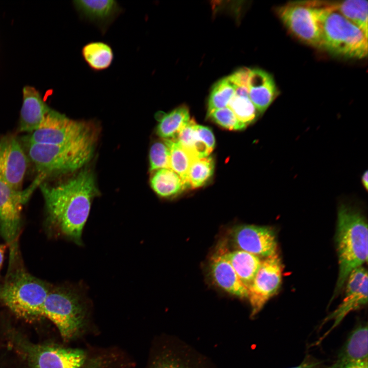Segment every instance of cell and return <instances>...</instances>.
Returning <instances> with one entry per match:
<instances>
[{
    "label": "cell",
    "instance_id": "obj_25",
    "mask_svg": "<svg viewBox=\"0 0 368 368\" xmlns=\"http://www.w3.org/2000/svg\"><path fill=\"white\" fill-rule=\"evenodd\" d=\"M82 55L90 68L97 71L108 68L113 59V53L110 46L101 41L86 44L82 48Z\"/></svg>",
    "mask_w": 368,
    "mask_h": 368
},
{
    "label": "cell",
    "instance_id": "obj_18",
    "mask_svg": "<svg viewBox=\"0 0 368 368\" xmlns=\"http://www.w3.org/2000/svg\"><path fill=\"white\" fill-rule=\"evenodd\" d=\"M73 5L82 19L94 24L103 33L122 11L113 0L74 1Z\"/></svg>",
    "mask_w": 368,
    "mask_h": 368
},
{
    "label": "cell",
    "instance_id": "obj_13",
    "mask_svg": "<svg viewBox=\"0 0 368 368\" xmlns=\"http://www.w3.org/2000/svg\"><path fill=\"white\" fill-rule=\"evenodd\" d=\"M283 265L278 254L265 258L248 289V297L254 317L275 295L282 283Z\"/></svg>",
    "mask_w": 368,
    "mask_h": 368
},
{
    "label": "cell",
    "instance_id": "obj_10",
    "mask_svg": "<svg viewBox=\"0 0 368 368\" xmlns=\"http://www.w3.org/2000/svg\"><path fill=\"white\" fill-rule=\"evenodd\" d=\"M36 187L32 183L24 191H17L0 179V235L12 247L19 233L22 206Z\"/></svg>",
    "mask_w": 368,
    "mask_h": 368
},
{
    "label": "cell",
    "instance_id": "obj_29",
    "mask_svg": "<svg viewBox=\"0 0 368 368\" xmlns=\"http://www.w3.org/2000/svg\"><path fill=\"white\" fill-rule=\"evenodd\" d=\"M235 93V87L228 77L217 82L209 96L208 113L227 107Z\"/></svg>",
    "mask_w": 368,
    "mask_h": 368
},
{
    "label": "cell",
    "instance_id": "obj_23",
    "mask_svg": "<svg viewBox=\"0 0 368 368\" xmlns=\"http://www.w3.org/2000/svg\"><path fill=\"white\" fill-rule=\"evenodd\" d=\"M150 184L154 191L164 198L177 196L187 188L180 176L170 169L154 171Z\"/></svg>",
    "mask_w": 368,
    "mask_h": 368
},
{
    "label": "cell",
    "instance_id": "obj_35",
    "mask_svg": "<svg viewBox=\"0 0 368 368\" xmlns=\"http://www.w3.org/2000/svg\"><path fill=\"white\" fill-rule=\"evenodd\" d=\"M6 248V246L5 245L0 244V269L3 263L4 253Z\"/></svg>",
    "mask_w": 368,
    "mask_h": 368
},
{
    "label": "cell",
    "instance_id": "obj_8",
    "mask_svg": "<svg viewBox=\"0 0 368 368\" xmlns=\"http://www.w3.org/2000/svg\"><path fill=\"white\" fill-rule=\"evenodd\" d=\"M90 125L72 120L51 108L39 127L23 142L45 145L64 144L94 136Z\"/></svg>",
    "mask_w": 368,
    "mask_h": 368
},
{
    "label": "cell",
    "instance_id": "obj_19",
    "mask_svg": "<svg viewBox=\"0 0 368 368\" xmlns=\"http://www.w3.org/2000/svg\"><path fill=\"white\" fill-rule=\"evenodd\" d=\"M247 89L249 98L259 113L264 112L278 95L272 76L259 68L250 69Z\"/></svg>",
    "mask_w": 368,
    "mask_h": 368
},
{
    "label": "cell",
    "instance_id": "obj_28",
    "mask_svg": "<svg viewBox=\"0 0 368 368\" xmlns=\"http://www.w3.org/2000/svg\"><path fill=\"white\" fill-rule=\"evenodd\" d=\"M214 168L215 163L212 156L195 160L188 172L189 188L195 189L204 186L212 176Z\"/></svg>",
    "mask_w": 368,
    "mask_h": 368
},
{
    "label": "cell",
    "instance_id": "obj_6",
    "mask_svg": "<svg viewBox=\"0 0 368 368\" xmlns=\"http://www.w3.org/2000/svg\"><path fill=\"white\" fill-rule=\"evenodd\" d=\"M51 289L45 282L24 271L0 284V302L17 317L33 320L42 317V308Z\"/></svg>",
    "mask_w": 368,
    "mask_h": 368
},
{
    "label": "cell",
    "instance_id": "obj_30",
    "mask_svg": "<svg viewBox=\"0 0 368 368\" xmlns=\"http://www.w3.org/2000/svg\"><path fill=\"white\" fill-rule=\"evenodd\" d=\"M238 120L246 127L253 123L259 114L249 98L248 94H235L227 106Z\"/></svg>",
    "mask_w": 368,
    "mask_h": 368
},
{
    "label": "cell",
    "instance_id": "obj_16",
    "mask_svg": "<svg viewBox=\"0 0 368 368\" xmlns=\"http://www.w3.org/2000/svg\"><path fill=\"white\" fill-rule=\"evenodd\" d=\"M367 324L360 325L350 334L336 360L326 368H368Z\"/></svg>",
    "mask_w": 368,
    "mask_h": 368
},
{
    "label": "cell",
    "instance_id": "obj_15",
    "mask_svg": "<svg viewBox=\"0 0 368 368\" xmlns=\"http://www.w3.org/2000/svg\"><path fill=\"white\" fill-rule=\"evenodd\" d=\"M232 237L239 250L265 258L278 254L276 235L270 227L239 225L234 229Z\"/></svg>",
    "mask_w": 368,
    "mask_h": 368
},
{
    "label": "cell",
    "instance_id": "obj_33",
    "mask_svg": "<svg viewBox=\"0 0 368 368\" xmlns=\"http://www.w3.org/2000/svg\"><path fill=\"white\" fill-rule=\"evenodd\" d=\"M320 364L318 360L306 357L298 365L290 368H319Z\"/></svg>",
    "mask_w": 368,
    "mask_h": 368
},
{
    "label": "cell",
    "instance_id": "obj_34",
    "mask_svg": "<svg viewBox=\"0 0 368 368\" xmlns=\"http://www.w3.org/2000/svg\"><path fill=\"white\" fill-rule=\"evenodd\" d=\"M368 175L367 171H366L361 176V183L364 188L367 191L368 188Z\"/></svg>",
    "mask_w": 368,
    "mask_h": 368
},
{
    "label": "cell",
    "instance_id": "obj_17",
    "mask_svg": "<svg viewBox=\"0 0 368 368\" xmlns=\"http://www.w3.org/2000/svg\"><path fill=\"white\" fill-rule=\"evenodd\" d=\"M211 260V271L217 285L227 293L247 298L248 289L241 282L226 257L225 244L217 249Z\"/></svg>",
    "mask_w": 368,
    "mask_h": 368
},
{
    "label": "cell",
    "instance_id": "obj_26",
    "mask_svg": "<svg viewBox=\"0 0 368 368\" xmlns=\"http://www.w3.org/2000/svg\"><path fill=\"white\" fill-rule=\"evenodd\" d=\"M196 122L190 119L179 132L176 140L196 158L208 156L212 152L200 137Z\"/></svg>",
    "mask_w": 368,
    "mask_h": 368
},
{
    "label": "cell",
    "instance_id": "obj_24",
    "mask_svg": "<svg viewBox=\"0 0 368 368\" xmlns=\"http://www.w3.org/2000/svg\"><path fill=\"white\" fill-rule=\"evenodd\" d=\"M188 108L180 106L160 118L156 132L164 140L176 139L181 129L190 120Z\"/></svg>",
    "mask_w": 368,
    "mask_h": 368
},
{
    "label": "cell",
    "instance_id": "obj_5",
    "mask_svg": "<svg viewBox=\"0 0 368 368\" xmlns=\"http://www.w3.org/2000/svg\"><path fill=\"white\" fill-rule=\"evenodd\" d=\"M321 49L335 56L360 59L367 54V37L356 26L330 8H316Z\"/></svg>",
    "mask_w": 368,
    "mask_h": 368
},
{
    "label": "cell",
    "instance_id": "obj_14",
    "mask_svg": "<svg viewBox=\"0 0 368 368\" xmlns=\"http://www.w3.org/2000/svg\"><path fill=\"white\" fill-rule=\"evenodd\" d=\"M28 158L19 141L12 135L0 139V179L14 190L22 189Z\"/></svg>",
    "mask_w": 368,
    "mask_h": 368
},
{
    "label": "cell",
    "instance_id": "obj_21",
    "mask_svg": "<svg viewBox=\"0 0 368 368\" xmlns=\"http://www.w3.org/2000/svg\"><path fill=\"white\" fill-rule=\"evenodd\" d=\"M310 5L316 8L332 9L358 27L367 37V5L365 0H347L344 1H313Z\"/></svg>",
    "mask_w": 368,
    "mask_h": 368
},
{
    "label": "cell",
    "instance_id": "obj_11",
    "mask_svg": "<svg viewBox=\"0 0 368 368\" xmlns=\"http://www.w3.org/2000/svg\"><path fill=\"white\" fill-rule=\"evenodd\" d=\"M367 272L363 266L354 269L346 281L344 298L341 303L321 321V328L332 321L331 327L317 340L319 344L331 333L350 312L359 309L367 303Z\"/></svg>",
    "mask_w": 368,
    "mask_h": 368
},
{
    "label": "cell",
    "instance_id": "obj_3",
    "mask_svg": "<svg viewBox=\"0 0 368 368\" xmlns=\"http://www.w3.org/2000/svg\"><path fill=\"white\" fill-rule=\"evenodd\" d=\"M367 238L364 216L347 205H340L336 234L339 272L332 300L341 291L350 273L367 261Z\"/></svg>",
    "mask_w": 368,
    "mask_h": 368
},
{
    "label": "cell",
    "instance_id": "obj_22",
    "mask_svg": "<svg viewBox=\"0 0 368 368\" xmlns=\"http://www.w3.org/2000/svg\"><path fill=\"white\" fill-rule=\"evenodd\" d=\"M226 257L241 282L248 289L260 267L262 260L260 257L241 250L227 251Z\"/></svg>",
    "mask_w": 368,
    "mask_h": 368
},
{
    "label": "cell",
    "instance_id": "obj_31",
    "mask_svg": "<svg viewBox=\"0 0 368 368\" xmlns=\"http://www.w3.org/2000/svg\"><path fill=\"white\" fill-rule=\"evenodd\" d=\"M149 162L151 172L170 169V150L164 141L152 144L149 152Z\"/></svg>",
    "mask_w": 368,
    "mask_h": 368
},
{
    "label": "cell",
    "instance_id": "obj_9",
    "mask_svg": "<svg viewBox=\"0 0 368 368\" xmlns=\"http://www.w3.org/2000/svg\"><path fill=\"white\" fill-rule=\"evenodd\" d=\"M277 13L294 36L311 47L321 49V32L315 8L305 2H292L279 7Z\"/></svg>",
    "mask_w": 368,
    "mask_h": 368
},
{
    "label": "cell",
    "instance_id": "obj_4",
    "mask_svg": "<svg viewBox=\"0 0 368 368\" xmlns=\"http://www.w3.org/2000/svg\"><path fill=\"white\" fill-rule=\"evenodd\" d=\"M94 136L64 144L45 145L23 142L28 159L37 172L34 180L40 185L54 175L74 171L93 155Z\"/></svg>",
    "mask_w": 368,
    "mask_h": 368
},
{
    "label": "cell",
    "instance_id": "obj_27",
    "mask_svg": "<svg viewBox=\"0 0 368 368\" xmlns=\"http://www.w3.org/2000/svg\"><path fill=\"white\" fill-rule=\"evenodd\" d=\"M170 150V169L177 174L189 188L188 172L192 163L197 158L185 149L176 140H164Z\"/></svg>",
    "mask_w": 368,
    "mask_h": 368
},
{
    "label": "cell",
    "instance_id": "obj_20",
    "mask_svg": "<svg viewBox=\"0 0 368 368\" xmlns=\"http://www.w3.org/2000/svg\"><path fill=\"white\" fill-rule=\"evenodd\" d=\"M50 108L37 90L30 86L24 87L19 131L30 133L35 130Z\"/></svg>",
    "mask_w": 368,
    "mask_h": 368
},
{
    "label": "cell",
    "instance_id": "obj_12",
    "mask_svg": "<svg viewBox=\"0 0 368 368\" xmlns=\"http://www.w3.org/2000/svg\"><path fill=\"white\" fill-rule=\"evenodd\" d=\"M27 348L28 359L33 368H82L89 351V346L70 348L57 344H33Z\"/></svg>",
    "mask_w": 368,
    "mask_h": 368
},
{
    "label": "cell",
    "instance_id": "obj_32",
    "mask_svg": "<svg viewBox=\"0 0 368 368\" xmlns=\"http://www.w3.org/2000/svg\"><path fill=\"white\" fill-rule=\"evenodd\" d=\"M207 116L214 122L230 130H240L246 127L228 107L213 110L208 113Z\"/></svg>",
    "mask_w": 368,
    "mask_h": 368
},
{
    "label": "cell",
    "instance_id": "obj_1",
    "mask_svg": "<svg viewBox=\"0 0 368 368\" xmlns=\"http://www.w3.org/2000/svg\"><path fill=\"white\" fill-rule=\"evenodd\" d=\"M39 187L50 223L58 233L81 245L83 229L96 192L93 174L84 170L60 183L52 186L43 182Z\"/></svg>",
    "mask_w": 368,
    "mask_h": 368
},
{
    "label": "cell",
    "instance_id": "obj_7",
    "mask_svg": "<svg viewBox=\"0 0 368 368\" xmlns=\"http://www.w3.org/2000/svg\"><path fill=\"white\" fill-rule=\"evenodd\" d=\"M146 368H213L209 361L183 341L170 335L153 341Z\"/></svg>",
    "mask_w": 368,
    "mask_h": 368
},
{
    "label": "cell",
    "instance_id": "obj_2",
    "mask_svg": "<svg viewBox=\"0 0 368 368\" xmlns=\"http://www.w3.org/2000/svg\"><path fill=\"white\" fill-rule=\"evenodd\" d=\"M89 302L81 291L74 288H51L42 308V317L57 327L64 341L81 339L98 331L93 322Z\"/></svg>",
    "mask_w": 368,
    "mask_h": 368
}]
</instances>
